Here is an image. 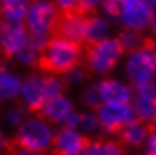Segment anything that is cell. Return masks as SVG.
I'll return each instance as SVG.
<instances>
[{
    "mask_svg": "<svg viewBox=\"0 0 156 155\" xmlns=\"http://www.w3.org/2000/svg\"><path fill=\"white\" fill-rule=\"evenodd\" d=\"M92 140V137L78 134L75 130L62 128L51 138V152L53 155H84Z\"/></svg>",
    "mask_w": 156,
    "mask_h": 155,
    "instance_id": "8",
    "label": "cell"
},
{
    "mask_svg": "<svg viewBox=\"0 0 156 155\" xmlns=\"http://www.w3.org/2000/svg\"><path fill=\"white\" fill-rule=\"evenodd\" d=\"M146 2H147V3H150V5L153 6V8L156 6V0H146Z\"/></svg>",
    "mask_w": 156,
    "mask_h": 155,
    "instance_id": "28",
    "label": "cell"
},
{
    "mask_svg": "<svg viewBox=\"0 0 156 155\" xmlns=\"http://www.w3.org/2000/svg\"><path fill=\"white\" fill-rule=\"evenodd\" d=\"M20 92L23 95V101H24L27 110L33 115H36L41 110V107L47 102L42 77H39V76H32L27 78Z\"/></svg>",
    "mask_w": 156,
    "mask_h": 155,
    "instance_id": "12",
    "label": "cell"
},
{
    "mask_svg": "<svg viewBox=\"0 0 156 155\" xmlns=\"http://www.w3.org/2000/svg\"><path fill=\"white\" fill-rule=\"evenodd\" d=\"M3 146H5V138H3V136H2V133H0V152H2Z\"/></svg>",
    "mask_w": 156,
    "mask_h": 155,
    "instance_id": "26",
    "label": "cell"
},
{
    "mask_svg": "<svg viewBox=\"0 0 156 155\" xmlns=\"http://www.w3.org/2000/svg\"><path fill=\"white\" fill-rule=\"evenodd\" d=\"M117 39L120 41L125 53H134L135 50H138L143 44V39L144 35L141 33V30H135V29H129V27H125L120 33Z\"/></svg>",
    "mask_w": 156,
    "mask_h": 155,
    "instance_id": "19",
    "label": "cell"
},
{
    "mask_svg": "<svg viewBox=\"0 0 156 155\" xmlns=\"http://www.w3.org/2000/svg\"><path fill=\"white\" fill-rule=\"evenodd\" d=\"M20 90H21L20 78L9 74L5 66H0V98L2 99L15 98Z\"/></svg>",
    "mask_w": 156,
    "mask_h": 155,
    "instance_id": "18",
    "label": "cell"
},
{
    "mask_svg": "<svg viewBox=\"0 0 156 155\" xmlns=\"http://www.w3.org/2000/svg\"><path fill=\"white\" fill-rule=\"evenodd\" d=\"M84 102H86L89 107H92L93 110H96V109H99V107L102 105V98H101V92H99L98 84L90 86V87L86 90V94H84Z\"/></svg>",
    "mask_w": 156,
    "mask_h": 155,
    "instance_id": "21",
    "label": "cell"
},
{
    "mask_svg": "<svg viewBox=\"0 0 156 155\" xmlns=\"http://www.w3.org/2000/svg\"><path fill=\"white\" fill-rule=\"evenodd\" d=\"M29 39V30L26 23L23 21H0V62L5 63L8 60L18 56V53L26 47Z\"/></svg>",
    "mask_w": 156,
    "mask_h": 155,
    "instance_id": "6",
    "label": "cell"
},
{
    "mask_svg": "<svg viewBox=\"0 0 156 155\" xmlns=\"http://www.w3.org/2000/svg\"><path fill=\"white\" fill-rule=\"evenodd\" d=\"M78 127L81 130H84L86 133H95L101 128L98 117H95L93 115H87V113L78 115Z\"/></svg>",
    "mask_w": 156,
    "mask_h": 155,
    "instance_id": "20",
    "label": "cell"
},
{
    "mask_svg": "<svg viewBox=\"0 0 156 155\" xmlns=\"http://www.w3.org/2000/svg\"><path fill=\"white\" fill-rule=\"evenodd\" d=\"M21 119H23V110L21 109H14L9 112L8 115V120L12 124V125H20L21 124Z\"/></svg>",
    "mask_w": 156,
    "mask_h": 155,
    "instance_id": "25",
    "label": "cell"
},
{
    "mask_svg": "<svg viewBox=\"0 0 156 155\" xmlns=\"http://www.w3.org/2000/svg\"><path fill=\"white\" fill-rule=\"evenodd\" d=\"M95 112L98 113V120H99L101 128L108 134H119V131L126 124H129L132 119H135L131 104L120 105V107L102 104Z\"/></svg>",
    "mask_w": 156,
    "mask_h": 155,
    "instance_id": "9",
    "label": "cell"
},
{
    "mask_svg": "<svg viewBox=\"0 0 156 155\" xmlns=\"http://www.w3.org/2000/svg\"><path fill=\"white\" fill-rule=\"evenodd\" d=\"M58 11L57 3L48 2V0H33L32 6L27 12V30L29 35L38 36V38H47L50 26Z\"/></svg>",
    "mask_w": 156,
    "mask_h": 155,
    "instance_id": "7",
    "label": "cell"
},
{
    "mask_svg": "<svg viewBox=\"0 0 156 155\" xmlns=\"http://www.w3.org/2000/svg\"><path fill=\"white\" fill-rule=\"evenodd\" d=\"M98 87L101 92L102 102H105L107 105L120 107L132 102V90L117 80L105 78L98 83Z\"/></svg>",
    "mask_w": 156,
    "mask_h": 155,
    "instance_id": "11",
    "label": "cell"
},
{
    "mask_svg": "<svg viewBox=\"0 0 156 155\" xmlns=\"http://www.w3.org/2000/svg\"><path fill=\"white\" fill-rule=\"evenodd\" d=\"M71 113H72V104L69 102V99L58 95V97L48 99L41 107L36 116L41 120H47L50 124H58V122H63L65 117Z\"/></svg>",
    "mask_w": 156,
    "mask_h": 155,
    "instance_id": "13",
    "label": "cell"
},
{
    "mask_svg": "<svg viewBox=\"0 0 156 155\" xmlns=\"http://www.w3.org/2000/svg\"><path fill=\"white\" fill-rule=\"evenodd\" d=\"M125 2H126V0H104V9H105V12H107L110 17L119 20L120 15H122Z\"/></svg>",
    "mask_w": 156,
    "mask_h": 155,
    "instance_id": "22",
    "label": "cell"
},
{
    "mask_svg": "<svg viewBox=\"0 0 156 155\" xmlns=\"http://www.w3.org/2000/svg\"><path fill=\"white\" fill-rule=\"evenodd\" d=\"M53 133L47 127V124L41 119H29L23 122L18 127L17 134L14 138H9L12 145L17 148L30 152V154H39L45 152L51 146Z\"/></svg>",
    "mask_w": 156,
    "mask_h": 155,
    "instance_id": "4",
    "label": "cell"
},
{
    "mask_svg": "<svg viewBox=\"0 0 156 155\" xmlns=\"http://www.w3.org/2000/svg\"><path fill=\"white\" fill-rule=\"evenodd\" d=\"M153 18L155 11L150 3H147L146 0H126L119 20L123 23L125 27L143 30L152 24Z\"/></svg>",
    "mask_w": 156,
    "mask_h": 155,
    "instance_id": "10",
    "label": "cell"
},
{
    "mask_svg": "<svg viewBox=\"0 0 156 155\" xmlns=\"http://www.w3.org/2000/svg\"><path fill=\"white\" fill-rule=\"evenodd\" d=\"M107 33H108V23L104 18H101L99 15H96V12L89 14L84 44H93L98 41H102V39H105Z\"/></svg>",
    "mask_w": 156,
    "mask_h": 155,
    "instance_id": "16",
    "label": "cell"
},
{
    "mask_svg": "<svg viewBox=\"0 0 156 155\" xmlns=\"http://www.w3.org/2000/svg\"><path fill=\"white\" fill-rule=\"evenodd\" d=\"M83 60V45L69 39L51 36L47 38L41 51L32 63L33 68L45 74L65 76L74 68L81 65Z\"/></svg>",
    "mask_w": 156,
    "mask_h": 155,
    "instance_id": "1",
    "label": "cell"
},
{
    "mask_svg": "<svg viewBox=\"0 0 156 155\" xmlns=\"http://www.w3.org/2000/svg\"><path fill=\"white\" fill-rule=\"evenodd\" d=\"M30 8V0H0V17L9 21H23Z\"/></svg>",
    "mask_w": 156,
    "mask_h": 155,
    "instance_id": "15",
    "label": "cell"
},
{
    "mask_svg": "<svg viewBox=\"0 0 156 155\" xmlns=\"http://www.w3.org/2000/svg\"><path fill=\"white\" fill-rule=\"evenodd\" d=\"M126 74L134 87L152 83L156 77V41L153 38L144 36L141 47L131 53Z\"/></svg>",
    "mask_w": 156,
    "mask_h": 155,
    "instance_id": "3",
    "label": "cell"
},
{
    "mask_svg": "<svg viewBox=\"0 0 156 155\" xmlns=\"http://www.w3.org/2000/svg\"><path fill=\"white\" fill-rule=\"evenodd\" d=\"M146 155H156V130L152 131L147 137V146H146Z\"/></svg>",
    "mask_w": 156,
    "mask_h": 155,
    "instance_id": "23",
    "label": "cell"
},
{
    "mask_svg": "<svg viewBox=\"0 0 156 155\" xmlns=\"http://www.w3.org/2000/svg\"><path fill=\"white\" fill-rule=\"evenodd\" d=\"M149 128L147 124L138 120V119H132L129 124H126L120 131H119V142L123 146H131V148H138L141 146L146 138L149 137Z\"/></svg>",
    "mask_w": 156,
    "mask_h": 155,
    "instance_id": "14",
    "label": "cell"
},
{
    "mask_svg": "<svg viewBox=\"0 0 156 155\" xmlns=\"http://www.w3.org/2000/svg\"><path fill=\"white\" fill-rule=\"evenodd\" d=\"M87 17L89 14H83L74 9H58L56 17L53 20L48 36H58V38L69 39L77 44H84L86 39V27H87Z\"/></svg>",
    "mask_w": 156,
    "mask_h": 155,
    "instance_id": "5",
    "label": "cell"
},
{
    "mask_svg": "<svg viewBox=\"0 0 156 155\" xmlns=\"http://www.w3.org/2000/svg\"><path fill=\"white\" fill-rule=\"evenodd\" d=\"M78 127V115L77 113H71L65 117L63 120V128H68V130H75Z\"/></svg>",
    "mask_w": 156,
    "mask_h": 155,
    "instance_id": "24",
    "label": "cell"
},
{
    "mask_svg": "<svg viewBox=\"0 0 156 155\" xmlns=\"http://www.w3.org/2000/svg\"><path fill=\"white\" fill-rule=\"evenodd\" d=\"M84 155H125V146L116 140L93 138Z\"/></svg>",
    "mask_w": 156,
    "mask_h": 155,
    "instance_id": "17",
    "label": "cell"
},
{
    "mask_svg": "<svg viewBox=\"0 0 156 155\" xmlns=\"http://www.w3.org/2000/svg\"><path fill=\"white\" fill-rule=\"evenodd\" d=\"M152 29H153V33L156 35V15H155V18H153V21H152Z\"/></svg>",
    "mask_w": 156,
    "mask_h": 155,
    "instance_id": "27",
    "label": "cell"
},
{
    "mask_svg": "<svg viewBox=\"0 0 156 155\" xmlns=\"http://www.w3.org/2000/svg\"><path fill=\"white\" fill-rule=\"evenodd\" d=\"M125 54V50L117 38L102 39L93 44L83 45V60L84 65L92 74H107L116 66L117 60Z\"/></svg>",
    "mask_w": 156,
    "mask_h": 155,
    "instance_id": "2",
    "label": "cell"
}]
</instances>
